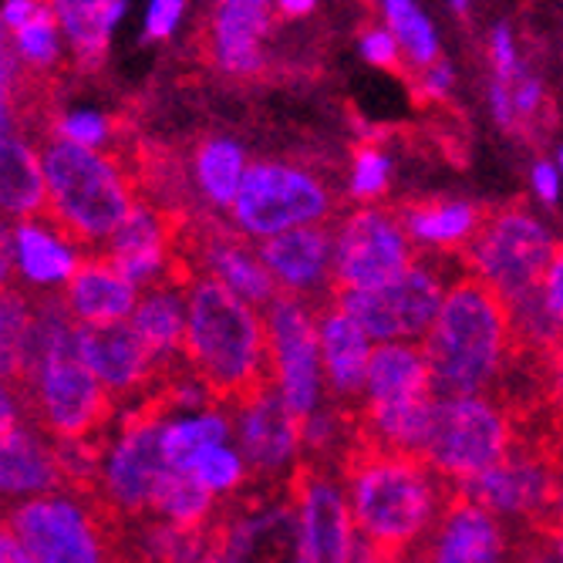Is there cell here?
Listing matches in <instances>:
<instances>
[{
  "label": "cell",
  "mask_w": 563,
  "mask_h": 563,
  "mask_svg": "<svg viewBox=\"0 0 563 563\" xmlns=\"http://www.w3.org/2000/svg\"><path fill=\"white\" fill-rule=\"evenodd\" d=\"M334 470L344 479L357 533L398 560L429 540L459 486L439 476L422 455L372 442L351 432V426L338 449Z\"/></svg>",
  "instance_id": "obj_1"
},
{
  "label": "cell",
  "mask_w": 563,
  "mask_h": 563,
  "mask_svg": "<svg viewBox=\"0 0 563 563\" xmlns=\"http://www.w3.org/2000/svg\"><path fill=\"white\" fill-rule=\"evenodd\" d=\"M186 365L223 416L280 388L264 311L213 277L186 294Z\"/></svg>",
  "instance_id": "obj_2"
},
{
  "label": "cell",
  "mask_w": 563,
  "mask_h": 563,
  "mask_svg": "<svg viewBox=\"0 0 563 563\" xmlns=\"http://www.w3.org/2000/svg\"><path fill=\"white\" fill-rule=\"evenodd\" d=\"M435 398L493 395L509 351H514V311L509 300L476 274H463L445 294L442 311L422 341Z\"/></svg>",
  "instance_id": "obj_3"
},
{
  "label": "cell",
  "mask_w": 563,
  "mask_h": 563,
  "mask_svg": "<svg viewBox=\"0 0 563 563\" xmlns=\"http://www.w3.org/2000/svg\"><path fill=\"white\" fill-rule=\"evenodd\" d=\"M47 186V217L41 220L81 257L106 246L139 207L125 166L109 152L85 148L58 132L34 139Z\"/></svg>",
  "instance_id": "obj_4"
},
{
  "label": "cell",
  "mask_w": 563,
  "mask_h": 563,
  "mask_svg": "<svg viewBox=\"0 0 563 563\" xmlns=\"http://www.w3.org/2000/svg\"><path fill=\"white\" fill-rule=\"evenodd\" d=\"M34 563H139L129 523L101 493L62 489L4 517Z\"/></svg>",
  "instance_id": "obj_5"
},
{
  "label": "cell",
  "mask_w": 563,
  "mask_h": 563,
  "mask_svg": "<svg viewBox=\"0 0 563 563\" xmlns=\"http://www.w3.org/2000/svg\"><path fill=\"white\" fill-rule=\"evenodd\" d=\"M334 186L303 163L257 159L250 163L243 186L230 207V227L250 240H271L300 227L338 220Z\"/></svg>",
  "instance_id": "obj_6"
},
{
  "label": "cell",
  "mask_w": 563,
  "mask_h": 563,
  "mask_svg": "<svg viewBox=\"0 0 563 563\" xmlns=\"http://www.w3.org/2000/svg\"><path fill=\"white\" fill-rule=\"evenodd\" d=\"M210 540L220 563H303L297 503L284 483L253 486L220 496L210 520Z\"/></svg>",
  "instance_id": "obj_7"
},
{
  "label": "cell",
  "mask_w": 563,
  "mask_h": 563,
  "mask_svg": "<svg viewBox=\"0 0 563 563\" xmlns=\"http://www.w3.org/2000/svg\"><path fill=\"white\" fill-rule=\"evenodd\" d=\"M514 419L493 395L439 398L422 455L449 483L470 486L496 470L514 452Z\"/></svg>",
  "instance_id": "obj_8"
},
{
  "label": "cell",
  "mask_w": 563,
  "mask_h": 563,
  "mask_svg": "<svg viewBox=\"0 0 563 563\" xmlns=\"http://www.w3.org/2000/svg\"><path fill=\"white\" fill-rule=\"evenodd\" d=\"M466 271L452 257L439 253H422L412 271H405L398 280L375 287V290H354L334 297V303L344 314H351L362 331L382 344L388 341H416L422 344L432 331L449 287L459 280L452 271Z\"/></svg>",
  "instance_id": "obj_9"
},
{
  "label": "cell",
  "mask_w": 563,
  "mask_h": 563,
  "mask_svg": "<svg viewBox=\"0 0 563 563\" xmlns=\"http://www.w3.org/2000/svg\"><path fill=\"white\" fill-rule=\"evenodd\" d=\"M553 246V233L527 202H506L489 207L483 230L463 253V267L493 284L509 303H517L543 290Z\"/></svg>",
  "instance_id": "obj_10"
},
{
  "label": "cell",
  "mask_w": 563,
  "mask_h": 563,
  "mask_svg": "<svg viewBox=\"0 0 563 563\" xmlns=\"http://www.w3.org/2000/svg\"><path fill=\"white\" fill-rule=\"evenodd\" d=\"M422 250L408 236L398 207H351L338 217L334 230V267L331 300L354 290H375L412 271Z\"/></svg>",
  "instance_id": "obj_11"
},
{
  "label": "cell",
  "mask_w": 563,
  "mask_h": 563,
  "mask_svg": "<svg viewBox=\"0 0 563 563\" xmlns=\"http://www.w3.org/2000/svg\"><path fill=\"white\" fill-rule=\"evenodd\" d=\"M321 311L284 290L264 311L277 385L290 405V412L300 419V426L311 422L328 405L324 398L328 385H324V368H321V328H318Z\"/></svg>",
  "instance_id": "obj_12"
},
{
  "label": "cell",
  "mask_w": 563,
  "mask_h": 563,
  "mask_svg": "<svg viewBox=\"0 0 563 563\" xmlns=\"http://www.w3.org/2000/svg\"><path fill=\"white\" fill-rule=\"evenodd\" d=\"M338 470L321 459L300 455L287 476V489L300 514L303 563H351L357 527L347 506V493L338 483Z\"/></svg>",
  "instance_id": "obj_13"
},
{
  "label": "cell",
  "mask_w": 563,
  "mask_h": 563,
  "mask_svg": "<svg viewBox=\"0 0 563 563\" xmlns=\"http://www.w3.org/2000/svg\"><path fill=\"white\" fill-rule=\"evenodd\" d=\"M236 452L246 463V483H284L303 455V426L290 412L280 388H267L253 401L230 412Z\"/></svg>",
  "instance_id": "obj_14"
},
{
  "label": "cell",
  "mask_w": 563,
  "mask_h": 563,
  "mask_svg": "<svg viewBox=\"0 0 563 563\" xmlns=\"http://www.w3.org/2000/svg\"><path fill=\"white\" fill-rule=\"evenodd\" d=\"M78 354L88 365V372L106 385V391L115 398L119 408L129 401H142L166 382L186 375H169L156 365V357L145 351L132 324H112V328H81L78 324ZM192 375V372H189Z\"/></svg>",
  "instance_id": "obj_15"
},
{
  "label": "cell",
  "mask_w": 563,
  "mask_h": 563,
  "mask_svg": "<svg viewBox=\"0 0 563 563\" xmlns=\"http://www.w3.org/2000/svg\"><path fill=\"white\" fill-rule=\"evenodd\" d=\"M274 21V0L210 4L202 24V55L227 78H257L267 71V37Z\"/></svg>",
  "instance_id": "obj_16"
},
{
  "label": "cell",
  "mask_w": 563,
  "mask_h": 563,
  "mask_svg": "<svg viewBox=\"0 0 563 563\" xmlns=\"http://www.w3.org/2000/svg\"><path fill=\"white\" fill-rule=\"evenodd\" d=\"M334 223L300 227L280 236L257 243V253L271 277L284 294L300 297L303 303L321 307L331 303V267H334Z\"/></svg>",
  "instance_id": "obj_17"
},
{
  "label": "cell",
  "mask_w": 563,
  "mask_h": 563,
  "mask_svg": "<svg viewBox=\"0 0 563 563\" xmlns=\"http://www.w3.org/2000/svg\"><path fill=\"white\" fill-rule=\"evenodd\" d=\"M68 489L58 445L41 429L24 426L11 435H0V520L14 506Z\"/></svg>",
  "instance_id": "obj_18"
},
{
  "label": "cell",
  "mask_w": 563,
  "mask_h": 563,
  "mask_svg": "<svg viewBox=\"0 0 563 563\" xmlns=\"http://www.w3.org/2000/svg\"><path fill=\"white\" fill-rule=\"evenodd\" d=\"M489 207L455 196H416L398 202V217L422 253H439L463 264V253L486 223Z\"/></svg>",
  "instance_id": "obj_19"
},
{
  "label": "cell",
  "mask_w": 563,
  "mask_h": 563,
  "mask_svg": "<svg viewBox=\"0 0 563 563\" xmlns=\"http://www.w3.org/2000/svg\"><path fill=\"white\" fill-rule=\"evenodd\" d=\"M142 290L119 274L106 257H81L75 274L62 287V300L68 307V314L81 328H112L125 324L135 307H139Z\"/></svg>",
  "instance_id": "obj_20"
},
{
  "label": "cell",
  "mask_w": 563,
  "mask_h": 563,
  "mask_svg": "<svg viewBox=\"0 0 563 563\" xmlns=\"http://www.w3.org/2000/svg\"><path fill=\"white\" fill-rule=\"evenodd\" d=\"M318 328H321V368L331 401L354 408L365 395L368 365L375 351L372 338L334 300L324 303V311L318 314Z\"/></svg>",
  "instance_id": "obj_21"
},
{
  "label": "cell",
  "mask_w": 563,
  "mask_h": 563,
  "mask_svg": "<svg viewBox=\"0 0 563 563\" xmlns=\"http://www.w3.org/2000/svg\"><path fill=\"white\" fill-rule=\"evenodd\" d=\"M132 331L156 357V365L169 375L189 372L186 365V294L176 287H148L139 297Z\"/></svg>",
  "instance_id": "obj_22"
},
{
  "label": "cell",
  "mask_w": 563,
  "mask_h": 563,
  "mask_svg": "<svg viewBox=\"0 0 563 563\" xmlns=\"http://www.w3.org/2000/svg\"><path fill=\"white\" fill-rule=\"evenodd\" d=\"M189 183L207 213H230L250 169L246 152L230 135H202L189 152Z\"/></svg>",
  "instance_id": "obj_23"
},
{
  "label": "cell",
  "mask_w": 563,
  "mask_h": 563,
  "mask_svg": "<svg viewBox=\"0 0 563 563\" xmlns=\"http://www.w3.org/2000/svg\"><path fill=\"white\" fill-rule=\"evenodd\" d=\"M0 217L8 223H41L47 217V186L37 148L14 132L0 139Z\"/></svg>",
  "instance_id": "obj_24"
},
{
  "label": "cell",
  "mask_w": 563,
  "mask_h": 563,
  "mask_svg": "<svg viewBox=\"0 0 563 563\" xmlns=\"http://www.w3.org/2000/svg\"><path fill=\"white\" fill-rule=\"evenodd\" d=\"M14 246H18V280L37 290H62L65 280L75 274L81 253L71 250L41 223H14Z\"/></svg>",
  "instance_id": "obj_25"
},
{
  "label": "cell",
  "mask_w": 563,
  "mask_h": 563,
  "mask_svg": "<svg viewBox=\"0 0 563 563\" xmlns=\"http://www.w3.org/2000/svg\"><path fill=\"white\" fill-rule=\"evenodd\" d=\"M55 14L71 44V68L95 75L109 58V21L101 18L98 0H55Z\"/></svg>",
  "instance_id": "obj_26"
},
{
  "label": "cell",
  "mask_w": 563,
  "mask_h": 563,
  "mask_svg": "<svg viewBox=\"0 0 563 563\" xmlns=\"http://www.w3.org/2000/svg\"><path fill=\"white\" fill-rule=\"evenodd\" d=\"M382 24L398 37L401 55H405V68H426L432 62L442 58V41L439 31L432 24V18L422 11L419 0H375Z\"/></svg>",
  "instance_id": "obj_27"
},
{
  "label": "cell",
  "mask_w": 563,
  "mask_h": 563,
  "mask_svg": "<svg viewBox=\"0 0 563 563\" xmlns=\"http://www.w3.org/2000/svg\"><path fill=\"white\" fill-rule=\"evenodd\" d=\"M31 328H34V297L18 280L8 290H0V378L11 382L18 391L24 378Z\"/></svg>",
  "instance_id": "obj_28"
},
{
  "label": "cell",
  "mask_w": 563,
  "mask_h": 563,
  "mask_svg": "<svg viewBox=\"0 0 563 563\" xmlns=\"http://www.w3.org/2000/svg\"><path fill=\"white\" fill-rule=\"evenodd\" d=\"M230 435H233L230 416L217 412V408L213 412H199L192 419H176L163 429V459L173 473H189V466L202 452L227 445Z\"/></svg>",
  "instance_id": "obj_29"
},
{
  "label": "cell",
  "mask_w": 563,
  "mask_h": 563,
  "mask_svg": "<svg viewBox=\"0 0 563 563\" xmlns=\"http://www.w3.org/2000/svg\"><path fill=\"white\" fill-rule=\"evenodd\" d=\"M217 503H220V496L210 493L202 483H196L189 473L169 470L156 489V499H152V517L169 520L186 530H202V527H210V520L217 514Z\"/></svg>",
  "instance_id": "obj_30"
},
{
  "label": "cell",
  "mask_w": 563,
  "mask_h": 563,
  "mask_svg": "<svg viewBox=\"0 0 563 563\" xmlns=\"http://www.w3.org/2000/svg\"><path fill=\"white\" fill-rule=\"evenodd\" d=\"M391 173H395V159L382 142H375V139L357 142L351 148L347 176H344L347 199L354 207H375V202H382L391 189Z\"/></svg>",
  "instance_id": "obj_31"
},
{
  "label": "cell",
  "mask_w": 563,
  "mask_h": 563,
  "mask_svg": "<svg viewBox=\"0 0 563 563\" xmlns=\"http://www.w3.org/2000/svg\"><path fill=\"white\" fill-rule=\"evenodd\" d=\"M58 14H55V0H44L37 8V14L14 31L18 51L24 65L37 68V71H62V51H58Z\"/></svg>",
  "instance_id": "obj_32"
},
{
  "label": "cell",
  "mask_w": 563,
  "mask_h": 563,
  "mask_svg": "<svg viewBox=\"0 0 563 563\" xmlns=\"http://www.w3.org/2000/svg\"><path fill=\"white\" fill-rule=\"evenodd\" d=\"M189 476L217 496H230V493H240L246 486V463H243L240 452L217 445V449H207L196 459V463L189 466Z\"/></svg>",
  "instance_id": "obj_33"
},
{
  "label": "cell",
  "mask_w": 563,
  "mask_h": 563,
  "mask_svg": "<svg viewBox=\"0 0 563 563\" xmlns=\"http://www.w3.org/2000/svg\"><path fill=\"white\" fill-rule=\"evenodd\" d=\"M486 51H489V71L493 78L499 81H517L523 75V55H520V41H517V31L514 24L499 21L489 37H486Z\"/></svg>",
  "instance_id": "obj_34"
},
{
  "label": "cell",
  "mask_w": 563,
  "mask_h": 563,
  "mask_svg": "<svg viewBox=\"0 0 563 563\" xmlns=\"http://www.w3.org/2000/svg\"><path fill=\"white\" fill-rule=\"evenodd\" d=\"M514 88V112H517V132H530L533 125H540V115L547 112V81L523 68V75L517 81H509Z\"/></svg>",
  "instance_id": "obj_35"
},
{
  "label": "cell",
  "mask_w": 563,
  "mask_h": 563,
  "mask_svg": "<svg viewBox=\"0 0 563 563\" xmlns=\"http://www.w3.org/2000/svg\"><path fill=\"white\" fill-rule=\"evenodd\" d=\"M357 55H362L368 65L385 68V71H401L405 68L401 44L385 24H368L362 34H357Z\"/></svg>",
  "instance_id": "obj_36"
},
{
  "label": "cell",
  "mask_w": 563,
  "mask_h": 563,
  "mask_svg": "<svg viewBox=\"0 0 563 563\" xmlns=\"http://www.w3.org/2000/svg\"><path fill=\"white\" fill-rule=\"evenodd\" d=\"M412 88H416L419 101H426V106H442V101H449V98H452V88H455V68H452L445 58H439V62H432V65H426V68H419V71H416Z\"/></svg>",
  "instance_id": "obj_37"
},
{
  "label": "cell",
  "mask_w": 563,
  "mask_h": 563,
  "mask_svg": "<svg viewBox=\"0 0 563 563\" xmlns=\"http://www.w3.org/2000/svg\"><path fill=\"white\" fill-rule=\"evenodd\" d=\"M186 14V0H148V14H145V37L148 41H163L169 37Z\"/></svg>",
  "instance_id": "obj_38"
},
{
  "label": "cell",
  "mask_w": 563,
  "mask_h": 563,
  "mask_svg": "<svg viewBox=\"0 0 563 563\" xmlns=\"http://www.w3.org/2000/svg\"><path fill=\"white\" fill-rule=\"evenodd\" d=\"M24 426H31V416H27L21 391L11 382L0 378V435H11Z\"/></svg>",
  "instance_id": "obj_39"
},
{
  "label": "cell",
  "mask_w": 563,
  "mask_h": 563,
  "mask_svg": "<svg viewBox=\"0 0 563 563\" xmlns=\"http://www.w3.org/2000/svg\"><path fill=\"white\" fill-rule=\"evenodd\" d=\"M530 186H533V196L543 202V207H556L560 192H563V176H560L556 159H537L530 169Z\"/></svg>",
  "instance_id": "obj_40"
},
{
  "label": "cell",
  "mask_w": 563,
  "mask_h": 563,
  "mask_svg": "<svg viewBox=\"0 0 563 563\" xmlns=\"http://www.w3.org/2000/svg\"><path fill=\"white\" fill-rule=\"evenodd\" d=\"M486 101H489V115L499 129L506 132H517V112H514V88L509 81H499V78H489L486 85Z\"/></svg>",
  "instance_id": "obj_41"
},
{
  "label": "cell",
  "mask_w": 563,
  "mask_h": 563,
  "mask_svg": "<svg viewBox=\"0 0 563 563\" xmlns=\"http://www.w3.org/2000/svg\"><path fill=\"white\" fill-rule=\"evenodd\" d=\"M543 297H547L550 314L563 328V240H556V246H553V257H550V267L543 277Z\"/></svg>",
  "instance_id": "obj_42"
},
{
  "label": "cell",
  "mask_w": 563,
  "mask_h": 563,
  "mask_svg": "<svg viewBox=\"0 0 563 563\" xmlns=\"http://www.w3.org/2000/svg\"><path fill=\"white\" fill-rule=\"evenodd\" d=\"M21 71H24V58H21V51H18L14 31L4 24V14H0V85L11 88Z\"/></svg>",
  "instance_id": "obj_43"
},
{
  "label": "cell",
  "mask_w": 563,
  "mask_h": 563,
  "mask_svg": "<svg viewBox=\"0 0 563 563\" xmlns=\"http://www.w3.org/2000/svg\"><path fill=\"white\" fill-rule=\"evenodd\" d=\"M18 284V246H14V223L0 217V290Z\"/></svg>",
  "instance_id": "obj_44"
},
{
  "label": "cell",
  "mask_w": 563,
  "mask_h": 563,
  "mask_svg": "<svg viewBox=\"0 0 563 563\" xmlns=\"http://www.w3.org/2000/svg\"><path fill=\"white\" fill-rule=\"evenodd\" d=\"M550 401L556 419L563 422V338L550 351Z\"/></svg>",
  "instance_id": "obj_45"
},
{
  "label": "cell",
  "mask_w": 563,
  "mask_h": 563,
  "mask_svg": "<svg viewBox=\"0 0 563 563\" xmlns=\"http://www.w3.org/2000/svg\"><path fill=\"white\" fill-rule=\"evenodd\" d=\"M0 563H34L4 520H0Z\"/></svg>",
  "instance_id": "obj_46"
},
{
  "label": "cell",
  "mask_w": 563,
  "mask_h": 563,
  "mask_svg": "<svg viewBox=\"0 0 563 563\" xmlns=\"http://www.w3.org/2000/svg\"><path fill=\"white\" fill-rule=\"evenodd\" d=\"M321 0H274V14L284 21H303L318 11Z\"/></svg>",
  "instance_id": "obj_47"
},
{
  "label": "cell",
  "mask_w": 563,
  "mask_h": 563,
  "mask_svg": "<svg viewBox=\"0 0 563 563\" xmlns=\"http://www.w3.org/2000/svg\"><path fill=\"white\" fill-rule=\"evenodd\" d=\"M98 8H101V18L109 21V27H115L125 14V0H98Z\"/></svg>",
  "instance_id": "obj_48"
},
{
  "label": "cell",
  "mask_w": 563,
  "mask_h": 563,
  "mask_svg": "<svg viewBox=\"0 0 563 563\" xmlns=\"http://www.w3.org/2000/svg\"><path fill=\"white\" fill-rule=\"evenodd\" d=\"M553 523L563 530V473H560V486H556V503H553Z\"/></svg>",
  "instance_id": "obj_49"
},
{
  "label": "cell",
  "mask_w": 563,
  "mask_h": 563,
  "mask_svg": "<svg viewBox=\"0 0 563 563\" xmlns=\"http://www.w3.org/2000/svg\"><path fill=\"white\" fill-rule=\"evenodd\" d=\"M445 4L452 8V14H470V8H473V0H445Z\"/></svg>",
  "instance_id": "obj_50"
},
{
  "label": "cell",
  "mask_w": 563,
  "mask_h": 563,
  "mask_svg": "<svg viewBox=\"0 0 563 563\" xmlns=\"http://www.w3.org/2000/svg\"><path fill=\"white\" fill-rule=\"evenodd\" d=\"M401 563H432V560H429L426 547H419V550H412V553H408V556H405Z\"/></svg>",
  "instance_id": "obj_51"
},
{
  "label": "cell",
  "mask_w": 563,
  "mask_h": 563,
  "mask_svg": "<svg viewBox=\"0 0 563 563\" xmlns=\"http://www.w3.org/2000/svg\"><path fill=\"white\" fill-rule=\"evenodd\" d=\"M556 166H560V176H563V145H560V152H556Z\"/></svg>",
  "instance_id": "obj_52"
},
{
  "label": "cell",
  "mask_w": 563,
  "mask_h": 563,
  "mask_svg": "<svg viewBox=\"0 0 563 563\" xmlns=\"http://www.w3.org/2000/svg\"><path fill=\"white\" fill-rule=\"evenodd\" d=\"M202 563H220V556H217V553L210 550V556H207V560H202Z\"/></svg>",
  "instance_id": "obj_53"
},
{
  "label": "cell",
  "mask_w": 563,
  "mask_h": 563,
  "mask_svg": "<svg viewBox=\"0 0 563 563\" xmlns=\"http://www.w3.org/2000/svg\"><path fill=\"white\" fill-rule=\"evenodd\" d=\"M210 4H230V0H210Z\"/></svg>",
  "instance_id": "obj_54"
}]
</instances>
